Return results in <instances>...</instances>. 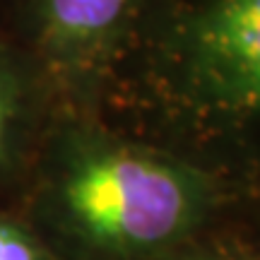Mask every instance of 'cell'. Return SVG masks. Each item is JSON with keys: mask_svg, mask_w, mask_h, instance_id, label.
Instances as JSON below:
<instances>
[{"mask_svg": "<svg viewBox=\"0 0 260 260\" xmlns=\"http://www.w3.org/2000/svg\"><path fill=\"white\" fill-rule=\"evenodd\" d=\"M104 96L188 142L260 135V0H145Z\"/></svg>", "mask_w": 260, "mask_h": 260, "instance_id": "cell-1", "label": "cell"}, {"mask_svg": "<svg viewBox=\"0 0 260 260\" xmlns=\"http://www.w3.org/2000/svg\"><path fill=\"white\" fill-rule=\"evenodd\" d=\"M56 157L65 210L104 246H159L203 203V169L147 140L73 123L60 133Z\"/></svg>", "mask_w": 260, "mask_h": 260, "instance_id": "cell-2", "label": "cell"}, {"mask_svg": "<svg viewBox=\"0 0 260 260\" xmlns=\"http://www.w3.org/2000/svg\"><path fill=\"white\" fill-rule=\"evenodd\" d=\"M145 0H12L3 22L68 102L104 96Z\"/></svg>", "mask_w": 260, "mask_h": 260, "instance_id": "cell-3", "label": "cell"}, {"mask_svg": "<svg viewBox=\"0 0 260 260\" xmlns=\"http://www.w3.org/2000/svg\"><path fill=\"white\" fill-rule=\"evenodd\" d=\"M58 96L39 63L0 19V167L22 152L41 96Z\"/></svg>", "mask_w": 260, "mask_h": 260, "instance_id": "cell-4", "label": "cell"}, {"mask_svg": "<svg viewBox=\"0 0 260 260\" xmlns=\"http://www.w3.org/2000/svg\"><path fill=\"white\" fill-rule=\"evenodd\" d=\"M0 260H48L29 236L15 226L0 224Z\"/></svg>", "mask_w": 260, "mask_h": 260, "instance_id": "cell-5", "label": "cell"}, {"mask_svg": "<svg viewBox=\"0 0 260 260\" xmlns=\"http://www.w3.org/2000/svg\"><path fill=\"white\" fill-rule=\"evenodd\" d=\"M12 3V0H0V17H3V12L8 10V5Z\"/></svg>", "mask_w": 260, "mask_h": 260, "instance_id": "cell-6", "label": "cell"}]
</instances>
